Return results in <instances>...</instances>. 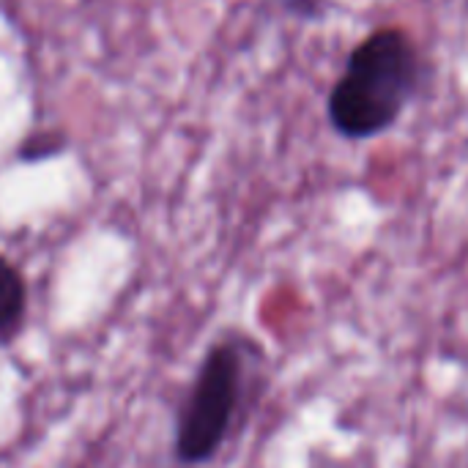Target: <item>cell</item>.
Listing matches in <instances>:
<instances>
[{
    "instance_id": "6da1fadb",
    "label": "cell",
    "mask_w": 468,
    "mask_h": 468,
    "mask_svg": "<svg viewBox=\"0 0 468 468\" xmlns=\"http://www.w3.org/2000/svg\"><path fill=\"white\" fill-rule=\"evenodd\" d=\"M422 80L414 41L384 27L367 36L348 58L346 74L329 96L332 126L351 140H367L387 132Z\"/></svg>"
},
{
    "instance_id": "7a4b0ae2",
    "label": "cell",
    "mask_w": 468,
    "mask_h": 468,
    "mask_svg": "<svg viewBox=\"0 0 468 468\" xmlns=\"http://www.w3.org/2000/svg\"><path fill=\"white\" fill-rule=\"evenodd\" d=\"M241 395V356L233 346L208 351L189 406L181 417L176 450L184 463H203L214 458L230 433V422Z\"/></svg>"
},
{
    "instance_id": "3957f363",
    "label": "cell",
    "mask_w": 468,
    "mask_h": 468,
    "mask_svg": "<svg viewBox=\"0 0 468 468\" xmlns=\"http://www.w3.org/2000/svg\"><path fill=\"white\" fill-rule=\"evenodd\" d=\"M22 315H25V282L19 271L5 258H0V337L14 335Z\"/></svg>"
}]
</instances>
